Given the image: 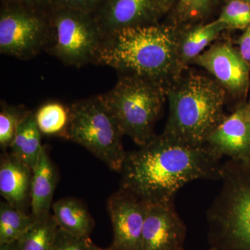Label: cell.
<instances>
[{"label": "cell", "mask_w": 250, "mask_h": 250, "mask_svg": "<svg viewBox=\"0 0 250 250\" xmlns=\"http://www.w3.org/2000/svg\"><path fill=\"white\" fill-rule=\"evenodd\" d=\"M177 26L142 24L104 36L95 60L100 63L147 79L166 91L182 77Z\"/></svg>", "instance_id": "2"}, {"label": "cell", "mask_w": 250, "mask_h": 250, "mask_svg": "<svg viewBox=\"0 0 250 250\" xmlns=\"http://www.w3.org/2000/svg\"><path fill=\"white\" fill-rule=\"evenodd\" d=\"M248 114H249V118L250 120V99L249 102L248 103Z\"/></svg>", "instance_id": "32"}, {"label": "cell", "mask_w": 250, "mask_h": 250, "mask_svg": "<svg viewBox=\"0 0 250 250\" xmlns=\"http://www.w3.org/2000/svg\"><path fill=\"white\" fill-rule=\"evenodd\" d=\"M32 175V169L11 153L1 154L0 194L9 205L26 213L31 205Z\"/></svg>", "instance_id": "14"}, {"label": "cell", "mask_w": 250, "mask_h": 250, "mask_svg": "<svg viewBox=\"0 0 250 250\" xmlns=\"http://www.w3.org/2000/svg\"><path fill=\"white\" fill-rule=\"evenodd\" d=\"M49 21L54 33V55L75 66L95 59L104 35L92 14L55 7Z\"/></svg>", "instance_id": "7"}, {"label": "cell", "mask_w": 250, "mask_h": 250, "mask_svg": "<svg viewBox=\"0 0 250 250\" xmlns=\"http://www.w3.org/2000/svg\"><path fill=\"white\" fill-rule=\"evenodd\" d=\"M213 250V249H212V248H209V249H208V250Z\"/></svg>", "instance_id": "33"}, {"label": "cell", "mask_w": 250, "mask_h": 250, "mask_svg": "<svg viewBox=\"0 0 250 250\" xmlns=\"http://www.w3.org/2000/svg\"><path fill=\"white\" fill-rule=\"evenodd\" d=\"M147 207V202L122 188L108 198V212L113 231L111 248L141 250Z\"/></svg>", "instance_id": "10"}, {"label": "cell", "mask_w": 250, "mask_h": 250, "mask_svg": "<svg viewBox=\"0 0 250 250\" xmlns=\"http://www.w3.org/2000/svg\"><path fill=\"white\" fill-rule=\"evenodd\" d=\"M228 29L223 23L215 20L207 24H199L180 30L178 41V58L182 70L200 54L222 31Z\"/></svg>", "instance_id": "16"}, {"label": "cell", "mask_w": 250, "mask_h": 250, "mask_svg": "<svg viewBox=\"0 0 250 250\" xmlns=\"http://www.w3.org/2000/svg\"><path fill=\"white\" fill-rule=\"evenodd\" d=\"M220 0H179L174 8V25L196 22L207 18Z\"/></svg>", "instance_id": "22"}, {"label": "cell", "mask_w": 250, "mask_h": 250, "mask_svg": "<svg viewBox=\"0 0 250 250\" xmlns=\"http://www.w3.org/2000/svg\"><path fill=\"white\" fill-rule=\"evenodd\" d=\"M160 16L154 0H106L95 18L104 36L123 28L154 23Z\"/></svg>", "instance_id": "13"}, {"label": "cell", "mask_w": 250, "mask_h": 250, "mask_svg": "<svg viewBox=\"0 0 250 250\" xmlns=\"http://www.w3.org/2000/svg\"><path fill=\"white\" fill-rule=\"evenodd\" d=\"M215 77L233 98L246 101L250 87V65L231 42H218L192 61Z\"/></svg>", "instance_id": "9"}, {"label": "cell", "mask_w": 250, "mask_h": 250, "mask_svg": "<svg viewBox=\"0 0 250 250\" xmlns=\"http://www.w3.org/2000/svg\"><path fill=\"white\" fill-rule=\"evenodd\" d=\"M35 220L31 213L0 202V244L18 241Z\"/></svg>", "instance_id": "21"}, {"label": "cell", "mask_w": 250, "mask_h": 250, "mask_svg": "<svg viewBox=\"0 0 250 250\" xmlns=\"http://www.w3.org/2000/svg\"><path fill=\"white\" fill-rule=\"evenodd\" d=\"M222 187L207 210L208 241L213 250H250V160L222 165Z\"/></svg>", "instance_id": "4"}, {"label": "cell", "mask_w": 250, "mask_h": 250, "mask_svg": "<svg viewBox=\"0 0 250 250\" xmlns=\"http://www.w3.org/2000/svg\"><path fill=\"white\" fill-rule=\"evenodd\" d=\"M245 1H248V2L250 3V0H245Z\"/></svg>", "instance_id": "34"}, {"label": "cell", "mask_w": 250, "mask_h": 250, "mask_svg": "<svg viewBox=\"0 0 250 250\" xmlns=\"http://www.w3.org/2000/svg\"><path fill=\"white\" fill-rule=\"evenodd\" d=\"M187 233L174 202L147 203L141 250H184Z\"/></svg>", "instance_id": "11"}, {"label": "cell", "mask_w": 250, "mask_h": 250, "mask_svg": "<svg viewBox=\"0 0 250 250\" xmlns=\"http://www.w3.org/2000/svg\"><path fill=\"white\" fill-rule=\"evenodd\" d=\"M100 97L123 135L140 147L155 137L154 126L166 99V90L161 85L126 75L110 91Z\"/></svg>", "instance_id": "5"}, {"label": "cell", "mask_w": 250, "mask_h": 250, "mask_svg": "<svg viewBox=\"0 0 250 250\" xmlns=\"http://www.w3.org/2000/svg\"><path fill=\"white\" fill-rule=\"evenodd\" d=\"M41 133L36 124L34 113L28 111L18 126L11 146V153L20 161L34 169L43 149Z\"/></svg>", "instance_id": "18"}, {"label": "cell", "mask_w": 250, "mask_h": 250, "mask_svg": "<svg viewBox=\"0 0 250 250\" xmlns=\"http://www.w3.org/2000/svg\"><path fill=\"white\" fill-rule=\"evenodd\" d=\"M179 0H154L156 8L161 16L174 9Z\"/></svg>", "instance_id": "29"}, {"label": "cell", "mask_w": 250, "mask_h": 250, "mask_svg": "<svg viewBox=\"0 0 250 250\" xmlns=\"http://www.w3.org/2000/svg\"><path fill=\"white\" fill-rule=\"evenodd\" d=\"M220 160L205 146H190L163 133L126 153L121 188L149 204L174 202L179 190L192 181L220 179Z\"/></svg>", "instance_id": "1"}, {"label": "cell", "mask_w": 250, "mask_h": 250, "mask_svg": "<svg viewBox=\"0 0 250 250\" xmlns=\"http://www.w3.org/2000/svg\"><path fill=\"white\" fill-rule=\"evenodd\" d=\"M238 52L241 57L250 65V24L244 30V33L236 41Z\"/></svg>", "instance_id": "27"}, {"label": "cell", "mask_w": 250, "mask_h": 250, "mask_svg": "<svg viewBox=\"0 0 250 250\" xmlns=\"http://www.w3.org/2000/svg\"><path fill=\"white\" fill-rule=\"evenodd\" d=\"M0 250H21L18 241L0 244Z\"/></svg>", "instance_id": "30"}, {"label": "cell", "mask_w": 250, "mask_h": 250, "mask_svg": "<svg viewBox=\"0 0 250 250\" xmlns=\"http://www.w3.org/2000/svg\"><path fill=\"white\" fill-rule=\"evenodd\" d=\"M28 111L20 108L1 104L0 112V147L4 152L11 147L20 123Z\"/></svg>", "instance_id": "24"}, {"label": "cell", "mask_w": 250, "mask_h": 250, "mask_svg": "<svg viewBox=\"0 0 250 250\" xmlns=\"http://www.w3.org/2000/svg\"><path fill=\"white\" fill-rule=\"evenodd\" d=\"M41 134L62 136L67 139L70 109L59 103H46L34 113Z\"/></svg>", "instance_id": "19"}, {"label": "cell", "mask_w": 250, "mask_h": 250, "mask_svg": "<svg viewBox=\"0 0 250 250\" xmlns=\"http://www.w3.org/2000/svg\"><path fill=\"white\" fill-rule=\"evenodd\" d=\"M205 146L221 159L250 160V120L248 103L243 102L208 136Z\"/></svg>", "instance_id": "12"}, {"label": "cell", "mask_w": 250, "mask_h": 250, "mask_svg": "<svg viewBox=\"0 0 250 250\" xmlns=\"http://www.w3.org/2000/svg\"><path fill=\"white\" fill-rule=\"evenodd\" d=\"M93 245L90 237L77 236L59 228L52 250H93Z\"/></svg>", "instance_id": "25"}, {"label": "cell", "mask_w": 250, "mask_h": 250, "mask_svg": "<svg viewBox=\"0 0 250 250\" xmlns=\"http://www.w3.org/2000/svg\"><path fill=\"white\" fill-rule=\"evenodd\" d=\"M52 207L59 228L77 236L89 237L95 221L83 202L66 197L54 202Z\"/></svg>", "instance_id": "17"}, {"label": "cell", "mask_w": 250, "mask_h": 250, "mask_svg": "<svg viewBox=\"0 0 250 250\" xmlns=\"http://www.w3.org/2000/svg\"><path fill=\"white\" fill-rule=\"evenodd\" d=\"M58 174L45 148L43 147L37 164L33 169L31 188V213L40 218L50 214Z\"/></svg>", "instance_id": "15"}, {"label": "cell", "mask_w": 250, "mask_h": 250, "mask_svg": "<svg viewBox=\"0 0 250 250\" xmlns=\"http://www.w3.org/2000/svg\"><path fill=\"white\" fill-rule=\"evenodd\" d=\"M59 227L53 215L40 218L18 239L21 250H52Z\"/></svg>", "instance_id": "20"}, {"label": "cell", "mask_w": 250, "mask_h": 250, "mask_svg": "<svg viewBox=\"0 0 250 250\" xmlns=\"http://www.w3.org/2000/svg\"><path fill=\"white\" fill-rule=\"evenodd\" d=\"M93 250H116L113 249V248H111V246L108 248H99V247L95 246V244L93 245Z\"/></svg>", "instance_id": "31"}, {"label": "cell", "mask_w": 250, "mask_h": 250, "mask_svg": "<svg viewBox=\"0 0 250 250\" xmlns=\"http://www.w3.org/2000/svg\"><path fill=\"white\" fill-rule=\"evenodd\" d=\"M67 139L80 145L104 163L121 172L124 163L122 132L100 96L72 104Z\"/></svg>", "instance_id": "6"}, {"label": "cell", "mask_w": 250, "mask_h": 250, "mask_svg": "<svg viewBox=\"0 0 250 250\" xmlns=\"http://www.w3.org/2000/svg\"><path fill=\"white\" fill-rule=\"evenodd\" d=\"M104 0H57L55 7L79 10L87 13L93 12Z\"/></svg>", "instance_id": "26"}, {"label": "cell", "mask_w": 250, "mask_h": 250, "mask_svg": "<svg viewBox=\"0 0 250 250\" xmlns=\"http://www.w3.org/2000/svg\"><path fill=\"white\" fill-rule=\"evenodd\" d=\"M227 96L221 85L205 75L181 77L166 91L169 116L163 133L190 146H205L227 116Z\"/></svg>", "instance_id": "3"}, {"label": "cell", "mask_w": 250, "mask_h": 250, "mask_svg": "<svg viewBox=\"0 0 250 250\" xmlns=\"http://www.w3.org/2000/svg\"><path fill=\"white\" fill-rule=\"evenodd\" d=\"M7 4L19 5L31 9L41 10L49 5H55L57 0H8ZM42 11V10H41Z\"/></svg>", "instance_id": "28"}, {"label": "cell", "mask_w": 250, "mask_h": 250, "mask_svg": "<svg viewBox=\"0 0 250 250\" xmlns=\"http://www.w3.org/2000/svg\"><path fill=\"white\" fill-rule=\"evenodd\" d=\"M50 27L41 10L4 5L0 14V52L19 58L33 55L45 43Z\"/></svg>", "instance_id": "8"}, {"label": "cell", "mask_w": 250, "mask_h": 250, "mask_svg": "<svg viewBox=\"0 0 250 250\" xmlns=\"http://www.w3.org/2000/svg\"><path fill=\"white\" fill-rule=\"evenodd\" d=\"M217 21L228 29H245L250 24V3L245 0H227Z\"/></svg>", "instance_id": "23"}]
</instances>
